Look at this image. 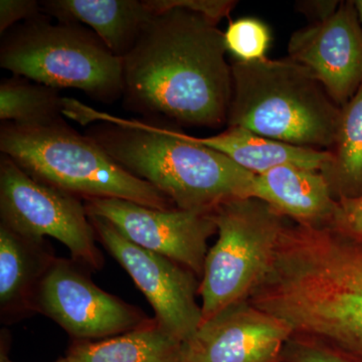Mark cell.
<instances>
[{
    "instance_id": "cell-1",
    "label": "cell",
    "mask_w": 362,
    "mask_h": 362,
    "mask_svg": "<svg viewBox=\"0 0 362 362\" xmlns=\"http://www.w3.org/2000/svg\"><path fill=\"white\" fill-rule=\"evenodd\" d=\"M226 52L223 32L201 14H153L122 59L124 108L161 125H226L233 94Z\"/></svg>"
},
{
    "instance_id": "cell-2",
    "label": "cell",
    "mask_w": 362,
    "mask_h": 362,
    "mask_svg": "<svg viewBox=\"0 0 362 362\" xmlns=\"http://www.w3.org/2000/svg\"><path fill=\"white\" fill-rule=\"evenodd\" d=\"M254 302L293 335L362 362V243L329 226H288Z\"/></svg>"
},
{
    "instance_id": "cell-3",
    "label": "cell",
    "mask_w": 362,
    "mask_h": 362,
    "mask_svg": "<svg viewBox=\"0 0 362 362\" xmlns=\"http://www.w3.org/2000/svg\"><path fill=\"white\" fill-rule=\"evenodd\" d=\"M64 116L89 126L85 134L131 175L146 181L176 209L211 214L251 197L255 175L185 133L149 121L127 120L66 98Z\"/></svg>"
},
{
    "instance_id": "cell-4",
    "label": "cell",
    "mask_w": 362,
    "mask_h": 362,
    "mask_svg": "<svg viewBox=\"0 0 362 362\" xmlns=\"http://www.w3.org/2000/svg\"><path fill=\"white\" fill-rule=\"evenodd\" d=\"M230 66L228 127L297 146L333 148L341 108L308 69L290 58L233 59Z\"/></svg>"
},
{
    "instance_id": "cell-5",
    "label": "cell",
    "mask_w": 362,
    "mask_h": 362,
    "mask_svg": "<svg viewBox=\"0 0 362 362\" xmlns=\"http://www.w3.org/2000/svg\"><path fill=\"white\" fill-rule=\"evenodd\" d=\"M0 151L35 180L84 202L119 199L152 209H175L165 195L128 173L64 118L47 125L2 123Z\"/></svg>"
},
{
    "instance_id": "cell-6",
    "label": "cell",
    "mask_w": 362,
    "mask_h": 362,
    "mask_svg": "<svg viewBox=\"0 0 362 362\" xmlns=\"http://www.w3.org/2000/svg\"><path fill=\"white\" fill-rule=\"evenodd\" d=\"M51 20L42 13L4 33L0 66L54 89L82 90L101 103L122 99V59L87 26Z\"/></svg>"
},
{
    "instance_id": "cell-7",
    "label": "cell",
    "mask_w": 362,
    "mask_h": 362,
    "mask_svg": "<svg viewBox=\"0 0 362 362\" xmlns=\"http://www.w3.org/2000/svg\"><path fill=\"white\" fill-rule=\"evenodd\" d=\"M218 230L199 283L202 321L249 299L273 263L288 225L284 216L255 197L233 199L211 213Z\"/></svg>"
},
{
    "instance_id": "cell-8",
    "label": "cell",
    "mask_w": 362,
    "mask_h": 362,
    "mask_svg": "<svg viewBox=\"0 0 362 362\" xmlns=\"http://www.w3.org/2000/svg\"><path fill=\"white\" fill-rule=\"evenodd\" d=\"M0 225L25 237L59 240L87 270L103 268L84 201L35 180L4 154L0 157Z\"/></svg>"
},
{
    "instance_id": "cell-9",
    "label": "cell",
    "mask_w": 362,
    "mask_h": 362,
    "mask_svg": "<svg viewBox=\"0 0 362 362\" xmlns=\"http://www.w3.org/2000/svg\"><path fill=\"white\" fill-rule=\"evenodd\" d=\"M98 242L129 274L153 308L156 320L183 343L202 323L197 303L201 279L173 259L133 244L109 221L89 214Z\"/></svg>"
},
{
    "instance_id": "cell-10",
    "label": "cell",
    "mask_w": 362,
    "mask_h": 362,
    "mask_svg": "<svg viewBox=\"0 0 362 362\" xmlns=\"http://www.w3.org/2000/svg\"><path fill=\"white\" fill-rule=\"evenodd\" d=\"M73 259L57 257L42 279L35 310L59 324L76 341L123 334L149 320L142 310L109 294Z\"/></svg>"
},
{
    "instance_id": "cell-11",
    "label": "cell",
    "mask_w": 362,
    "mask_h": 362,
    "mask_svg": "<svg viewBox=\"0 0 362 362\" xmlns=\"http://www.w3.org/2000/svg\"><path fill=\"white\" fill-rule=\"evenodd\" d=\"M84 202L88 214L109 221L133 244L173 259L202 278L207 242L218 233L211 214L152 209L119 199Z\"/></svg>"
},
{
    "instance_id": "cell-12",
    "label": "cell",
    "mask_w": 362,
    "mask_h": 362,
    "mask_svg": "<svg viewBox=\"0 0 362 362\" xmlns=\"http://www.w3.org/2000/svg\"><path fill=\"white\" fill-rule=\"evenodd\" d=\"M288 54L308 69L342 108L362 85V28L354 1H340L329 18L296 30Z\"/></svg>"
},
{
    "instance_id": "cell-13",
    "label": "cell",
    "mask_w": 362,
    "mask_h": 362,
    "mask_svg": "<svg viewBox=\"0 0 362 362\" xmlns=\"http://www.w3.org/2000/svg\"><path fill=\"white\" fill-rule=\"evenodd\" d=\"M292 330L251 302H238L209 320L181 343L182 362H283Z\"/></svg>"
},
{
    "instance_id": "cell-14",
    "label": "cell",
    "mask_w": 362,
    "mask_h": 362,
    "mask_svg": "<svg viewBox=\"0 0 362 362\" xmlns=\"http://www.w3.org/2000/svg\"><path fill=\"white\" fill-rule=\"evenodd\" d=\"M56 258L47 240L25 237L0 225L2 323H14L37 313V291Z\"/></svg>"
},
{
    "instance_id": "cell-15",
    "label": "cell",
    "mask_w": 362,
    "mask_h": 362,
    "mask_svg": "<svg viewBox=\"0 0 362 362\" xmlns=\"http://www.w3.org/2000/svg\"><path fill=\"white\" fill-rule=\"evenodd\" d=\"M251 197L296 225L315 228L329 226L337 206L322 173L292 165L255 175Z\"/></svg>"
},
{
    "instance_id": "cell-16",
    "label": "cell",
    "mask_w": 362,
    "mask_h": 362,
    "mask_svg": "<svg viewBox=\"0 0 362 362\" xmlns=\"http://www.w3.org/2000/svg\"><path fill=\"white\" fill-rule=\"evenodd\" d=\"M40 4L42 13L57 21L90 28L120 59L132 49L153 16L144 0H45Z\"/></svg>"
},
{
    "instance_id": "cell-17",
    "label": "cell",
    "mask_w": 362,
    "mask_h": 362,
    "mask_svg": "<svg viewBox=\"0 0 362 362\" xmlns=\"http://www.w3.org/2000/svg\"><path fill=\"white\" fill-rule=\"evenodd\" d=\"M187 136L192 141L225 154L240 168L254 175H262L283 165L324 173L333 159L331 150L288 144L242 127H228L220 134L207 137Z\"/></svg>"
},
{
    "instance_id": "cell-18",
    "label": "cell",
    "mask_w": 362,
    "mask_h": 362,
    "mask_svg": "<svg viewBox=\"0 0 362 362\" xmlns=\"http://www.w3.org/2000/svg\"><path fill=\"white\" fill-rule=\"evenodd\" d=\"M69 362H182L181 342L149 319L117 337L97 341H74Z\"/></svg>"
},
{
    "instance_id": "cell-19",
    "label": "cell",
    "mask_w": 362,
    "mask_h": 362,
    "mask_svg": "<svg viewBox=\"0 0 362 362\" xmlns=\"http://www.w3.org/2000/svg\"><path fill=\"white\" fill-rule=\"evenodd\" d=\"M332 162L323 175L337 201L362 195V85L341 108Z\"/></svg>"
},
{
    "instance_id": "cell-20",
    "label": "cell",
    "mask_w": 362,
    "mask_h": 362,
    "mask_svg": "<svg viewBox=\"0 0 362 362\" xmlns=\"http://www.w3.org/2000/svg\"><path fill=\"white\" fill-rule=\"evenodd\" d=\"M59 90L13 75L0 83V120L18 125H47L64 117Z\"/></svg>"
},
{
    "instance_id": "cell-21",
    "label": "cell",
    "mask_w": 362,
    "mask_h": 362,
    "mask_svg": "<svg viewBox=\"0 0 362 362\" xmlns=\"http://www.w3.org/2000/svg\"><path fill=\"white\" fill-rule=\"evenodd\" d=\"M226 49L233 59L251 63L267 58L271 44L270 28L265 23L254 18H242L230 23L226 32Z\"/></svg>"
},
{
    "instance_id": "cell-22",
    "label": "cell",
    "mask_w": 362,
    "mask_h": 362,
    "mask_svg": "<svg viewBox=\"0 0 362 362\" xmlns=\"http://www.w3.org/2000/svg\"><path fill=\"white\" fill-rule=\"evenodd\" d=\"M144 2L153 14L173 8L185 9L201 14L216 25L223 18H228L238 4L233 0H144Z\"/></svg>"
},
{
    "instance_id": "cell-23",
    "label": "cell",
    "mask_w": 362,
    "mask_h": 362,
    "mask_svg": "<svg viewBox=\"0 0 362 362\" xmlns=\"http://www.w3.org/2000/svg\"><path fill=\"white\" fill-rule=\"evenodd\" d=\"M283 362H354L313 340L293 335L286 342Z\"/></svg>"
},
{
    "instance_id": "cell-24",
    "label": "cell",
    "mask_w": 362,
    "mask_h": 362,
    "mask_svg": "<svg viewBox=\"0 0 362 362\" xmlns=\"http://www.w3.org/2000/svg\"><path fill=\"white\" fill-rule=\"evenodd\" d=\"M328 226L340 235L362 243V195L337 201V209Z\"/></svg>"
},
{
    "instance_id": "cell-25",
    "label": "cell",
    "mask_w": 362,
    "mask_h": 362,
    "mask_svg": "<svg viewBox=\"0 0 362 362\" xmlns=\"http://www.w3.org/2000/svg\"><path fill=\"white\" fill-rule=\"evenodd\" d=\"M42 13L40 1L35 0H1L0 1V35L23 21L37 18Z\"/></svg>"
},
{
    "instance_id": "cell-26",
    "label": "cell",
    "mask_w": 362,
    "mask_h": 362,
    "mask_svg": "<svg viewBox=\"0 0 362 362\" xmlns=\"http://www.w3.org/2000/svg\"><path fill=\"white\" fill-rule=\"evenodd\" d=\"M340 1L334 0H315L298 2V9L310 18L311 23L326 20L337 11Z\"/></svg>"
},
{
    "instance_id": "cell-27",
    "label": "cell",
    "mask_w": 362,
    "mask_h": 362,
    "mask_svg": "<svg viewBox=\"0 0 362 362\" xmlns=\"http://www.w3.org/2000/svg\"><path fill=\"white\" fill-rule=\"evenodd\" d=\"M354 7L357 13V18H358L359 23H361L362 28V0H356L354 1Z\"/></svg>"
},
{
    "instance_id": "cell-28",
    "label": "cell",
    "mask_w": 362,
    "mask_h": 362,
    "mask_svg": "<svg viewBox=\"0 0 362 362\" xmlns=\"http://www.w3.org/2000/svg\"><path fill=\"white\" fill-rule=\"evenodd\" d=\"M0 362H13L11 361V359L8 358L6 354V350L1 349V356H0ZM54 362H69L68 359L66 358H59L57 361Z\"/></svg>"
}]
</instances>
